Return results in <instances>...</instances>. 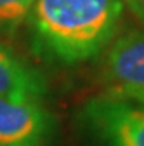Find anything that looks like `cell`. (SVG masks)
Masks as SVG:
<instances>
[{
  "label": "cell",
  "mask_w": 144,
  "mask_h": 146,
  "mask_svg": "<svg viewBox=\"0 0 144 146\" xmlns=\"http://www.w3.org/2000/svg\"><path fill=\"white\" fill-rule=\"evenodd\" d=\"M56 129L42 101L0 98V146H49Z\"/></svg>",
  "instance_id": "cell-3"
},
{
  "label": "cell",
  "mask_w": 144,
  "mask_h": 146,
  "mask_svg": "<svg viewBox=\"0 0 144 146\" xmlns=\"http://www.w3.org/2000/svg\"><path fill=\"white\" fill-rule=\"evenodd\" d=\"M47 90L44 73L0 42V98L44 101Z\"/></svg>",
  "instance_id": "cell-5"
},
{
  "label": "cell",
  "mask_w": 144,
  "mask_h": 146,
  "mask_svg": "<svg viewBox=\"0 0 144 146\" xmlns=\"http://www.w3.org/2000/svg\"><path fill=\"white\" fill-rule=\"evenodd\" d=\"M110 94L127 98V99H132V101H137V103L144 104V90H123V92H110Z\"/></svg>",
  "instance_id": "cell-8"
},
{
  "label": "cell",
  "mask_w": 144,
  "mask_h": 146,
  "mask_svg": "<svg viewBox=\"0 0 144 146\" xmlns=\"http://www.w3.org/2000/svg\"><path fill=\"white\" fill-rule=\"evenodd\" d=\"M122 4H123L125 9L130 11V14L144 28V0H122Z\"/></svg>",
  "instance_id": "cell-7"
},
{
  "label": "cell",
  "mask_w": 144,
  "mask_h": 146,
  "mask_svg": "<svg viewBox=\"0 0 144 146\" xmlns=\"http://www.w3.org/2000/svg\"><path fill=\"white\" fill-rule=\"evenodd\" d=\"M80 125L94 146H144V104L104 94L80 108Z\"/></svg>",
  "instance_id": "cell-2"
},
{
  "label": "cell",
  "mask_w": 144,
  "mask_h": 146,
  "mask_svg": "<svg viewBox=\"0 0 144 146\" xmlns=\"http://www.w3.org/2000/svg\"><path fill=\"white\" fill-rule=\"evenodd\" d=\"M35 0H0V35L11 36L21 30Z\"/></svg>",
  "instance_id": "cell-6"
},
{
  "label": "cell",
  "mask_w": 144,
  "mask_h": 146,
  "mask_svg": "<svg viewBox=\"0 0 144 146\" xmlns=\"http://www.w3.org/2000/svg\"><path fill=\"white\" fill-rule=\"evenodd\" d=\"M123 11L122 0H35L26 19L31 50L59 66L90 61L118 35Z\"/></svg>",
  "instance_id": "cell-1"
},
{
  "label": "cell",
  "mask_w": 144,
  "mask_h": 146,
  "mask_svg": "<svg viewBox=\"0 0 144 146\" xmlns=\"http://www.w3.org/2000/svg\"><path fill=\"white\" fill-rule=\"evenodd\" d=\"M102 77L110 92L144 90V28H132L116 35L106 47Z\"/></svg>",
  "instance_id": "cell-4"
}]
</instances>
